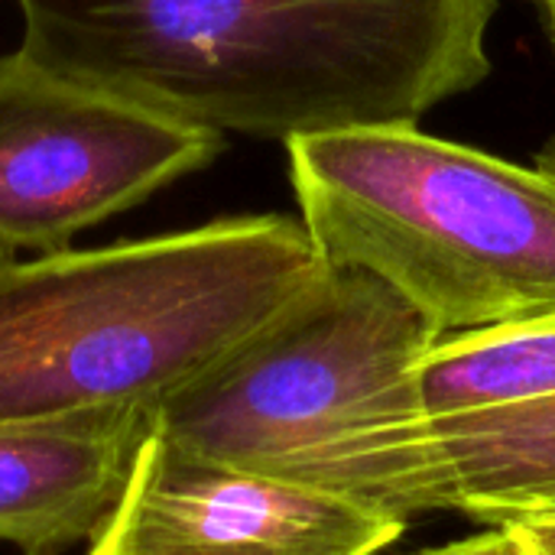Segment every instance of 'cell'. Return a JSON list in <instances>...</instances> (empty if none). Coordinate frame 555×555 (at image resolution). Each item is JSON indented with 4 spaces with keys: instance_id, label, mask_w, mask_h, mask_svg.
Returning a JSON list of instances; mask_svg holds the SVG:
<instances>
[{
    "instance_id": "3",
    "label": "cell",
    "mask_w": 555,
    "mask_h": 555,
    "mask_svg": "<svg viewBox=\"0 0 555 555\" xmlns=\"http://www.w3.org/2000/svg\"><path fill=\"white\" fill-rule=\"evenodd\" d=\"M436 328L387 283L328 270L153 410L172 446L410 524L449 511L416 387Z\"/></svg>"
},
{
    "instance_id": "5",
    "label": "cell",
    "mask_w": 555,
    "mask_h": 555,
    "mask_svg": "<svg viewBox=\"0 0 555 555\" xmlns=\"http://www.w3.org/2000/svg\"><path fill=\"white\" fill-rule=\"evenodd\" d=\"M224 137L68 75L0 55V250L49 254L215 163Z\"/></svg>"
},
{
    "instance_id": "6",
    "label": "cell",
    "mask_w": 555,
    "mask_h": 555,
    "mask_svg": "<svg viewBox=\"0 0 555 555\" xmlns=\"http://www.w3.org/2000/svg\"><path fill=\"white\" fill-rule=\"evenodd\" d=\"M403 530V520L185 452L153 429L88 555H377Z\"/></svg>"
},
{
    "instance_id": "12",
    "label": "cell",
    "mask_w": 555,
    "mask_h": 555,
    "mask_svg": "<svg viewBox=\"0 0 555 555\" xmlns=\"http://www.w3.org/2000/svg\"><path fill=\"white\" fill-rule=\"evenodd\" d=\"M530 3H533V10L540 13L543 29H546V36H550V42H553L555 49V0H530Z\"/></svg>"
},
{
    "instance_id": "11",
    "label": "cell",
    "mask_w": 555,
    "mask_h": 555,
    "mask_svg": "<svg viewBox=\"0 0 555 555\" xmlns=\"http://www.w3.org/2000/svg\"><path fill=\"white\" fill-rule=\"evenodd\" d=\"M511 527L527 555H555V517H540V520H514V524H504Z\"/></svg>"
},
{
    "instance_id": "1",
    "label": "cell",
    "mask_w": 555,
    "mask_h": 555,
    "mask_svg": "<svg viewBox=\"0 0 555 555\" xmlns=\"http://www.w3.org/2000/svg\"><path fill=\"white\" fill-rule=\"evenodd\" d=\"M501 0H16L36 59L215 133L416 127L491 75Z\"/></svg>"
},
{
    "instance_id": "13",
    "label": "cell",
    "mask_w": 555,
    "mask_h": 555,
    "mask_svg": "<svg viewBox=\"0 0 555 555\" xmlns=\"http://www.w3.org/2000/svg\"><path fill=\"white\" fill-rule=\"evenodd\" d=\"M537 169L546 172L550 179H555V133L540 146V153H537Z\"/></svg>"
},
{
    "instance_id": "8",
    "label": "cell",
    "mask_w": 555,
    "mask_h": 555,
    "mask_svg": "<svg viewBox=\"0 0 555 555\" xmlns=\"http://www.w3.org/2000/svg\"><path fill=\"white\" fill-rule=\"evenodd\" d=\"M426 420L449 511L485 527L555 517V393Z\"/></svg>"
},
{
    "instance_id": "7",
    "label": "cell",
    "mask_w": 555,
    "mask_h": 555,
    "mask_svg": "<svg viewBox=\"0 0 555 555\" xmlns=\"http://www.w3.org/2000/svg\"><path fill=\"white\" fill-rule=\"evenodd\" d=\"M153 436V406H101L0 423V543L65 555L117 511Z\"/></svg>"
},
{
    "instance_id": "9",
    "label": "cell",
    "mask_w": 555,
    "mask_h": 555,
    "mask_svg": "<svg viewBox=\"0 0 555 555\" xmlns=\"http://www.w3.org/2000/svg\"><path fill=\"white\" fill-rule=\"evenodd\" d=\"M416 387L426 416L555 393V312L439 338L416 364Z\"/></svg>"
},
{
    "instance_id": "2",
    "label": "cell",
    "mask_w": 555,
    "mask_h": 555,
    "mask_svg": "<svg viewBox=\"0 0 555 555\" xmlns=\"http://www.w3.org/2000/svg\"><path fill=\"white\" fill-rule=\"evenodd\" d=\"M328 270L306 224L286 215L36 257L0 250V423L156 410Z\"/></svg>"
},
{
    "instance_id": "4",
    "label": "cell",
    "mask_w": 555,
    "mask_h": 555,
    "mask_svg": "<svg viewBox=\"0 0 555 555\" xmlns=\"http://www.w3.org/2000/svg\"><path fill=\"white\" fill-rule=\"evenodd\" d=\"M315 250L403 296L439 338L555 312V179L416 127L286 143Z\"/></svg>"
},
{
    "instance_id": "10",
    "label": "cell",
    "mask_w": 555,
    "mask_h": 555,
    "mask_svg": "<svg viewBox=\"0 0 555 555\" xmlns=\"http://www.w3.org/2000/svg\"><path fill=\"white\" fill-rule=\"evenodd\" d=\"M413 555H527L520 537L511 527H488V533L459 540V543H446L436 550H423Z\"/></svg>"
}]
</instances>
